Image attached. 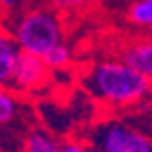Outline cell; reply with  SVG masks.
<instances>
[{
  "label": "cell",
  "instance_id": "2",
  "mask_svg": "<svg viewBox=\"0 0 152 152\" xmlns=\"http://www.w3.org/2000/svg\"><path fill=\"white\" fill-rule=\"evenodd\" d=\"M22 53L44 56L64 42V20L53 7H33L13 16L7 31Z\"/></svg>",
  "mask_w": 152,
  "mask_h": 152
},
{
  "label": "cell",
  "instance_id": "6",
  "mask_svg": "<svg viewBox=\"0 0 152 152\" xmlns=\"http://www.w3.org/2000/svg\"><path fill=\"white\" fill-rule=\"evenodd\" d=\"M18 54H20V49L16 42L7 33V29L2 27L0 29V85H11Z\"/></svg>",
  "mask_w": 152,
  "mask_h": 152
},
{
  "label": "cell",
  "instance_id": "13",
  "mask_svg": "<svg viewBox=\"0 0 152 152\" xmlns=\"http://www.w3.org/2000/svg\"><path fill=\"white\" fill-rule=\"evenodd\" d=\"M60 152H89V147L78 140H67L60 145Z\"/></svg>",
  "mask_w": 152,
  "mask_h": 152
},
{
  "label": "cell",
  "instance_id": "9",
  "mask_svg": "<svg viewBox=\"0 0 152 152\" xmlns=\"http://www.w3.org/2000/svg\"><path fill=\"white\" fill-rule=\"evenodd\" d=\"M127 18L132 26L152 31V0H134L127 11Z\"/></svg>",
  "mask_w": 152,
  "mask_h": 152
},
{
  "label": "cell",
  "instance_id": "3",
  "mask_svg": "<svg viewBox=\"0 0 152 152\" xmlns=\"http://www.w3.org/2000/svg\"><path fill=\"white\" fill-rule=\"evenodd\" d=\"M89 152H152V134L123 120L103 121L92 130Z\"/></svg>",
  "mask_w": 152,
  "mask_h": 152
},
{
  "label": "cell",
  "instance_id": "7",
  "mask_svg": "<svg viewBox=\"0 0 152 152\" xmlns=\"http://www.w3.org/2000/svg\"><path fill=\"white\" fill-rule=\"evenodd\" d=\"M60 145L45 129H33L24 140V152H60Z\"/></svg>",
  "mask_w": 152,
  "mask_h": 152
},
{
  "label": "cell",
  "instance_id": "10",
  "mask_svg": "<svg viewBox=\"0 0 152 152\" xmlns=\"http://www.w3.org/2000/svg\"><path fill=\"white\" fill-rule=\"evenodd\" d=\"M42 58H44L45 65L51 69V72L53 71H62V69L69 67V64L72 62V49L65 42H62L58 45H54L51 51H47Z\"/></svg>",
  "mask_w": 152,
  "mask_h": 152
},
{
  "label": "cell",
  "instance_id": "11",
  "mask_svg": "<svg viewBox=\"0 0 152 152\" xmlns=\"http://www.w3.org/2000/svg\"><path fill=\"white\" fill-rule=\"evenodd\" d=\"M24 0H0V22L7 16H15L20 11Z\"/></svg>",
  "mask_w": 152,
  "mask_h": 152
},
{
  "label": "cell",
  "instance_id": "5",
  "mask_svg": "<svg viewBox=\"0 0 152 152\" xmlns=\"http://www.w3.org/2000/svg\"><path fill=\"white\" fill-rule=\"evenodd\" d=\"M121 60L152 80V31L148 36L132 40L121 51Z\"/></svg>",
  "mask_w": 152,
  "mask_h": 152
},
{
  "label": "cell",
  "instance_id": "12",
  "mask_svg": "<svg viewBox=\"0 0 152 152\" xmlns=\"http://www.w3.org/2000/svg\"><path fill=\"white\" fill-rule=\"evenodd\" d=\"M53 9L54 11H71V9H78L82 6H87L91 0H51Z\"/></svg>",
  "mask_w": 152,
  "mask_h": 152
},
{
  "label": "cell",
  "instance_id": "15",
  "mask_svg": "<svg viewBox=\"0 0 152 152\" xmlns=\"http://www.w3.org/2000/svg\"><path fill=\"white\" fill-rule=\"evenodd\" d=\"M0 29H2V24H0Z\"/></svg>",
  "mask_w": 152,
  "mask_h": 152
},
{
  "label": "cell",
  "instance_id": "1",
  "mask_svg": "<svg viewBox=\"0 0 152 152\" xmlns=\"http://www.w3.org/2000/svg\"><path fill=\"white\" fill-rule=\"evenodd\" d=\"M82 83L92 98L112 109H138L152 98V80L121 58H105L91 65Z\"/></svg>",
  "mask_w": 152,
  "mask_h": 152
},
{
  "label": "cell",
  "instance_id": "8",
  "mask_svg": "<svg viewBox=\"0 0 152 152\" xmlns=\"http://www.w3.org/2000/svg\"><path fill=\"white\" fill-rule=\"evenodd\" d=\"M18 112H20L18 92L7 85H0V127L13 123Z\"/></svg>",
  "mask_w": 152,
  "mask_h": 152
},
{
  "label": "cell",
  "instance_id": "14",
  "mask_svg": "<svg viewBox=\"0 0 152 152\" xmlns=\"http://www.w3.org/2000/svg\"><path fill=\"white\" fill-rule=\"evenodd\" d=\"M136 110H140V112H143V114H145V123H147L145 130H148L150 134H152V98H150L148 102L141 103Z\"/></svg>",
  "mask_w": 152,
  "mask_h": 152
},
{
  "label": "cell",
  "instance_id": "4",
  "mask_svg": "<svg viewBox=\"0 0 152 152\" xmlns=\"http://www.w3.org/2000/svg\"><path fill=\"white\" fill-rule=\"evenodd\" d=\"M51 74L53 72L45 65L42 56L20 51L9 87L16 91L18 94H33V92L42 91L49 83Z\"/></svg>",
  "mask_w": 152,
  "mask_h": 152
}]
</instances>
